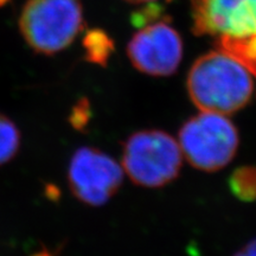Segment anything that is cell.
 I'll list each match as a JSON object with an SVG mask.
<instances>
[{"mask_svg": "<svg viewBox=\"0 0 256 256\" xmlns=\"http://www.w3.org/2000/svg\"><path fill=\"white\" fill-rule=\"evenodd\" d=\"M58 188L52 186V185H48L46 186V196L50 198V200H57L58 198Z\"/></svg>", "mask_w": 256, "mask_h": 256, "instance_id": "15", "label": "cell"}, {"mask_svg": "<svg viewBox=\"0 0 256 256\" xmlns=\"http://www.w3.org/2000/svg\"><path fill=\"white\" fill-rule=\"evenodd\" d=\"M89 119H90V104L87 98H83L74 106L69 121L75 130H83L88 124Z\"/></svg>", "mask_w": 256, "mask_h": 256, "instance_id": "13", "label": "cell"}, {"mask_svg": "<svg viewBox=\"0 0 256 256\" xmlns=\"http://www.w3.org/2000/svg\"><path fill=\"white\" fill-rule=\"evenodd\" d=\"M122 166L136 185L164 186L177 178L180 171V146L162 130H148L134 133L124 145Z\"/></svg>", "mask_w": 256, "mask_h": 256, "instance_id": "3", "label": "cell"}, {"mask_svg": "<svg viewBox=\"0 0 256 256\" xmlns=\"http://www.w3.org/2000/svg\"><path fill=\"white\" fill-rule=\"evenodd\" d=\"M162 17H164V12H162V5L150 2V4H146L144 8L134 12L132 14V24L140 28Z\"/></svg>", "mask_w": 256, "mask_h": 256, "instance_id": "12", "label": "cell"}, {"mask_svg": "<svg viewBox=\"0 0 256 256\" xmlns=\"http://www.w3.org/2000/svg\"><path fill=\"white\" fill-rule=\"evenodd\" d=\"M10 0H0V6H4L5 4H8Z\"/></svg>", "mask_w": 256, "mask_h": 256, "instance_id": "18", "label": "cell"}, {"mask_svg": "<svg viewBox=\"0 0 256 256\" xmlns=\"http://www.w3.org/2000/svg\"><path fill=\"white\" fill-rule=\"evenodd\" d=\"M140 28L127 46L133 66L151 76L172 75L183 57V42L170 19L162 17Z\"/></svg>", "mask_w": 256, "mask_h": 256, "instance_id": "6", "label": "cell"}, {"mask_svg": "<svg viewBox=\"0 0 256 256\" xmlns=\"http://www.w3.org/2000/svg\"><path fill=\"white\" fill-rule=\"evenodd\" d=\"M238 132L222 114L203 112L188 119L179 132V146L190 164L214 172L232 162L238 147Z\"/></svg>", "mask_w": 256, "mask_h": 256, "instance_id": "4", "label": "cell"}, {"mask_svg": "<svg viewBox=\"0 0 256 256\" xmlns=\"http://www.w3.org/2000/svg\"><path fill=\"white\" fill-rule=\"evenodd\" d=\"M86 60L88 62L104 66L114 50V43L110 36L100 28L89 30L83 40Z\"/></svg>", "mask_w": 256, "mask_h": 256, "instance_id": "8", "label": "cell"}, {"mask_svg": "<svg viewBox=\"0 0 256 256\" xmlns=\"http://www.w3.org/2000/svg\"><path fill=\"white\" fill-rule=\"evenodd\" d=\"M32 256H52V254H50V252H48L46 249H43V250L36 252V254H34Z\"/></svg>", "mask_w": 256, "mask_h": 256, "instance_id": "17", "label": "cell"}, {"mask_svg": "<svg viewBox=\"0 0 256 256\" xmlns=\"http://www.w3.org/2000/svg\"><path fill=\"white\" fill-rule=\"evenodd\" d=\"M194 32L198 36L240 38L256 34V0H192Z\"/></svg>", "mask_w": 256, "mask_h": 256, "instance_id": "7", "label": "cell"}, {"mask_svg": "<svg viewBox=\"0 0 256 256\" xmlns=\"http://www.w3.org/2000/svg\"><path fill=\"white\" fill-rule=\"evenodd\" d=\"M84 28L80 0H28L19 28L32 50L55 55L68 48Z\"/></svg>", "mask_w": 256, "mask_h": 256, "instance_id": "2", "label": "cell"}, {"mask_svg": "<svg viewBox=\"0 0 256 256\" xmlns=\"http://www.w3.org/2000/svg\"><path fill=\"white\" fill-rule=\"evenodd\" d=\"M122 168L106 153L82 147L74 153L68 170L69 186L78 200L92 206L107 203L122 184Z\"/></svg>", "mask_w": 256, "mask_h": 256, "instance_id": "5", "label": "cell"}, {"mask_svg": "<svg viewBox=\"0 0 256 256\" xmlns=\"http://www.w3.org/2000/svg\"><path fill=\"white\" fill-rule=\"evenodd\" d=\"M229 188L238 200H256V168L243 166L232 172L229 178Z\"/></svg>", "mask_w": 256, "mask_h": 256, "instance_id": "10", "label": "cell"}, {"mask_svg": "<svg viewBox=\"0 0 256 256\" xmlns=\"http://www.w3.org/2000/svg\"><path fill=\"white\" fill-rule=\"evenodd\" d=\"M128 2L132 4H150V2H154L156 0H126Z\"/></svg>", "mask_w": 256, "mask_h": 256, "instance_id": "16", "label": "cell"}, {"mask_svg": "<svg viewBox=\"0 0 256 256\" xmlns=\"http://www.w3.org/2000/svg\"><path fill=\"white\" fill-rule=\"evenodd\" d=\"M218 48L235 57L252 75L256 76V34L240 40L220 38L218 40Z\"/></svg>", "mask_w": 256, "mask_h": 256, "instance_id": "9", "label": "cell"}, {"mask_svg": "<svg viewBox=\"0 0 256 256\" xmlns=\"http://www.w3.org/2000/svg\"><path fill=\"white\" fill-rule=\"evenodd\" d=\"M234 256H256V238L246 244L241 250H238Z\"/></svg>", "mask_w": 256, "mask_h": 256, "instance_id": "14", "label": "cell"}, {"mask_svg": "<svg viewBox=\"0 0 256 256\" xmlns=\"http://www.w3.org/2000/svg\"><path fill=\"white\" fill-rule=\"evenodd\" d=\"M20 146V132L11 119L0 113V166L12 160Z\"/></svg>", "mask_w": 256, "mask_h": 256, "instance_id": "11", "label": "cell"}, {"mask_svg": "<svg viewBox=\"0 0 256 256\" xmlns=\"http://www.w3.org/2000/svg\"><path fill=\"white\" fill-rule=\"evenodd\" d=\"M168 2H171V0H168Z\"/></svg>", "mask_w": 256, "mask_h": 256, "instance_id": "19", "label": "cell"}, {"mask_svg": "<svg viewBox=\"0 0 256 256\" xmlns=\"http://www.w3.org/2000/svg\"><path fill=\"white\" fill-rule=\"evenodd\" d=\"M186 86L198 110L222 115L246 107L254 92L249 70L220 49L206 54L194 63Z\"/></svg>", "mask_w": 256, "mask_h": 256, "instance_id": "1", "label": "cell"}]
</instances>
